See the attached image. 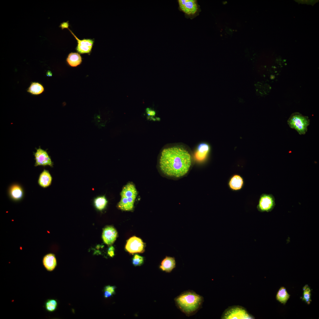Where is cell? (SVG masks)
<instances>
[{"label": "cell", "instance_id": "cell-1", "mask_svg": "<svg viewBox=\"0 0 319 319\" xmlns=\"http://www.w3.org/2000/svg\"><path fill=\"white\" fill-rule=\"evenodd\" d=\"M191 157L188 152L180 147H172L163 149L159 161L161 172L172 178L181 177L186 174L191 165Z\"/></svg>", "mask_w": 319, "mask_h": 319}, {"label": "cell", "instance_id": "cell-2", "mask_svg": "<svg viewBox=\"0 0 319 319\" xmlns=\"http://www.w3.org/2000/svg\"><path fill=\"white\" fill-rule=\"evenodd\" d=\"M177 307L188 316L194 315L201 308L204 302L203 297L193 290L181 293L174 299Z\"/></svg>", "mask_w": 319, "mask_h": 319}, {"label": "cell", "instance_id": "cell-3", "mask_svg": "<svg viewBox=\"0 0 319 319\" xmlns=\"http://www.w3.org/2000/svg\"><path fill=\"white\" fill-rule=\"evenodd\" d=\"M137 195V191L134 184L128 183L123 187L120 193L121 198L118 204V208L123 211H132Z\"/></svg>", "mask_w": 319, "mask_h": 319}, {"label": "cell", "instance_id": "cell-4", "mask_svg": "<svg viewBox=\"0 0 319 319\" xmlns=\"http://www.w3.org/2000/svg\"><path fill=\"white\" fill-rule=\"evenodd\" d=\"M289 127L294 129L300 135H304L307 132L310 124L309 118L298 112L292 113L287 121Z\"/></svg>", "mask_w": 319, "mask_h": 319}, {"label": "cell", "instance_id": "cell-5", "mask_svg": "<svg viewBox=\"0 0 319 319\" xmlns=\"http://www.w3.org/2000/svg\"><path fill=\"white\" fill-rule=\"evenodd\" d=\"M180 10L184 14L187 18L191 19L198 15L200 11L199 6L196 0H178Z\"/></svg>", "mask_w": 319, "mask_h": 319}, {"label": "cell", "instance_id": "cell-6", "mask_svg": "<svg viewBox=\"0 0 319 319\" xmlns=\"http://www.w3.org/2000/svg\"><path fill=\"white\" fill-rule=\"evenodd\" d=\"M254 317L243 307L239 306L229 307L223 313L222 319H253Z\"/></svg>", "mask_w": 319, "mask_h": 319}, {"label": "cell", "instance_id": "cell-7", "mask_svg": "<svg viewBox=\"0 0 319 319\" xmlns=\"http://www.w3.org/2000/svg\"><path fill=\"white\" fill-rule=\"evenodd\" d=\"M275 205V198L272 194L263 193L260 196L257 208L261 212L271 211Z\"/></svg>", "mask_w": 319, "mask_h": 319}, {"label": "cell", "instance_id": "cell-8", "mask_svg": "<svg viewBox=\"0 0 319 319\" xmlns=\"http://www.w3.org/2000/svg\"><path fill=\"white\" fill-rule=\"evenodd\" d=\"M36 151L33 152L35 161V166H49L53 167V163L46 150L41 149L40 147L36 148Z\"/></svg>", "mask_w": 319, "mask_h": 319}, {"label": "cell", "instance_id": "cell-9", "mask_svg": "<svg viewBox=\"0 0 319 319\" xmlns=\"http://www.w3.org/2000/svg\"><path fill=\"white\" fill-rule=\"evenodd\" d=\"M125 249L131 254L142 253L144 250V243L140 238L133 236L127 240Z\"/></svg>", "mask_w": 319, "mask_h": 319}, {"label": "cell", "instance_id": "cell-10", "mask_svg": "<svg viewBox=\"0 0 319 319\" xmlns=\"http://www.w3.org/2000/svg\"><path fill=\"white\" fill-rule=\"evenodd\" d=\"M68 24L64 28H68L77 40L78 44L76 49L77 51L81 53H89L91 51L93 45V40L89 39H84L82 40L79 39L68 28Z\"/></svg>", "mask_w": 319, "mask_h": 319}, {"label": "cell", "instance_id": "cell-11", "mask_svg": "<svg viewBox=\"0 0 319 319\" xmlns=\"http://www.w3.org/2000/svg\"><path fill=\"white\" fill-rule=\"evenodd\" d=\"M117 236V232L113 227L108 226L104 229L102 237L104 242L106 244H112L116 240Z\"/></svg>", "mask_w": 319, "mask_h": 319}, {"label": "cell", "instance_id": "cell-12", "mask_svg": "<svg viewBox=\"0 0 319 319\" xmlns=\"http://www.w3.org/2000/svg\"><path fill=\"white\" fill-rule=\"evenodd\" d=\"M176 266V262L174 257L166 256L162 261L159 268L166 273H170Z\"/></svg>", "mask_w": 319, "mask_h": 319}, {"label": "cell", "instance_id": "cell-13", "mask_svg": "<svg viewBox=\"0 0 319 319\" xmlns=\"http://www.w3.org/2000/svg\"><path fill=\"white\" fill-rule=\"evenodd\" d=\"M8 193L11 198L15 201H20L24 196L22 187L17 184L12 185L9 188Z\"/></svg>", "mask_w": 319, "mask_h": 319}, {"label": "cell", "instance_id": "cell-14", "mask_svg": "<svg viewBox=\"0 0 319 319\" xmlns=\"http://www.w3.org/2000/svg\"><path fill=\"white\" fill-rule=\"evenodd\" d=\"M244 181L243 178L240 175L235 174L230 178L228 183L229 187L232 191H237L241 189L243 186Z\"/></svg>", "mask_w": 319, "mask_h": 319}, {"label": "cell", "instance_id": "cell-15", "mask_svg": "<svg viewBox=\"0 0 319 319\" xmlns=\"http://www.w3.org/2000/svg\"><path fill=\"white\" fill-rule=\"evenodd\" d=\"M42 262L44 267L48 271H53L57 265L55 255L51 253H48L44 255L43 258Z\"/></svg>", "mask_w": 319, "mask_h": 319}, {"label": "cell", "instance_id": "cell-16", "mask_svg": "<svg viewBox=\"0 0 319 319\" xmlns=\"http://www.w3.org/2000/svg\"><path fill=\"white\" fill-rule=\"evenodd\" d=\"M52 180V177L49 171L44 169L39 175L38 182L41 187L46 188L51 185Z\"/></svg>", "mask_w": 319, "mask_h": 319}, {"label": "cell", "instance_id": "cell-17", "mask_svg": "<svg viewBox=\"0 0 319 319\" xmlns=\"http://www.w3.org/2000/svg\"><path fill=\"white\" fill-rule=\"evenodd\" d=\"M210 150L209 145L205 143L200 144L197 147V158L200 161H204L206 158Z\"/></svg>", "mask_w": 319, "mask_h": 319}, {"label": "cell", "instance_id": "cell-18", "mask_svg": "<svg viewBox=\"0 0 319 319\" xmlns=\"http://www.w3.org/2000/svg\"><path fill=\"white\" fill-rule=\"evenodd\" d=\"M66 61L69 64L72 66H76L82 62V58L77 53H71L68 55Z\"/></svg>", "mask_w": 319, "mask_h": 319}, {"label": "cell", "instance_id": "cell-19", "mask_svg": "<svg viewBox=\"0 0 319 319\" xmlns=\"http://www.w3.org/2000/svg\"><path fill=\"white\" fill-rule=\"evenodd\" d=\"M290 295L287 292L286 289L283 287H281L278 291L276 296V299L279 302L285 304L289 298Z\"/></svg>", "mask_w": 319, "mask_h": 319}, {"label": "cell", "instance_id": "cell-20", "mask_svg": "<svg viewBox=\"0 0 319 319\" xmlns=\"http://www.w3.org/2000/svg\"><path fill=\"white\" fill-rule=\"evenodd\" d=\"M44 90V88L41 84L33 82L28 88L27 91L32 95H37L41 94Z\"/></svg>", "mask_w": 319, "mask_h": 319}, {"label": "cell", "instance_id": "cell-21", "mask_svg": "<svg viewBox=\"0 0 319 319\" xmlns=\"http://www.w3.org/2000/svg\"><path fill=\"white\" fill-rule=\"evenodd\" d=\"M108 201L105 196L97 197L94 200V204L95 207L99 210H102L106 206Z\"/></svg>", "mask_w": 319, "mask_h": 319}, {"label": "cell", "instance_id": "cell-22", "mask_svg": "<svg viewBox=\"0 0 319 319\" xmlns=\"http://www.w3.org/2000/svg\"><path fill=\"white\" fill-rule=\"evenodd\" d=\"M57 301L54 299L47 300L44 303V307L47 311L53 312L55 311L58 307Z\"/></svg>", "mask_w": 319, "mask_h": 319}, {"label": "cell", "instance_id": "cell-23", "mask_svg": "<svg viewBox=\"0 0 319 319\" xmlns=\"http://www.w3.org/2000/svg\"><path fill=\"white\" fill-rule=\"evenodd\" d=\"M303 291L302 300L308 304H310L311 300V289L308 285H305L303 288Z\"/></svg>", "mask_w": 319, "mask_h": 319}, {"label": "cell", "instance_id": "cell-24", "mask_svg": "<svg viewBox=\"0 0 319 319\" xmlns=\"http://www.w3.org/2000/svg\"><path fill=\"white\" fill-rule=\"evenodd\" d=\"M144 262L143 257L137 254H135L132 259L133 264L135 266L141 265Z\"/></svg>", "mask_w": 319, "mask_h": 319}, {"label": "cell", "instance_id": "cell-25", "mask_svg": "<svg viewBox=\"0 0 319 319\" xmlns=\"http://www.w3.org/2000/svg\"><path fill=\"white\" fill-rule=\"evenodd\" d=\"M115 286H112L108 285L106 286L105 287L104 291H107L113 294L115 293Z\"/></svg>", "mask_w": 319, "mask_h": 319}, {"label": "cell", "instance_id": "cell-26", "mask_svg": "<svg viewBox=\"0 0 319 319\" xmlns=\"http://www.w3.org/2000/svg\"><path fill=\"white\" fill-rule=\"evenodd\" d=\"M114 248L113 246H111L109 248L108 251V254L111 257H113L114 255Z\"/></svg>", "mask_w": 319, "mask_h": 319}, {"label": "cell", "instance_id": "cell-27", "mask_svg": "<svg viewBox=\"0 0 319 319\" xmlns=\"http://www.w3.org/2000/svg\"><path fill=\"white\" fill-rule=\"evenodd\" d=\"M113 294L107 291H104V296L105 298H107L110 297Z\"/></svg>", "mask_w": 319, "mask_h": 319}, {"label": "cell", "instance_id": "cell-28", "mask_svg": "<svg viewBox=\"0 0 319 319\" xmlns=\"http://www.w3.org/2000/svg\"><path fill=\"white\" fill-rule=\"evenodd\" d=\"M147 110L148 113L150 115H154L155 114V112L154 111L151 110L149 108L147 109Z\"/></svg>", "mask_w": 319, "mask_h": 319}]
</instances>
